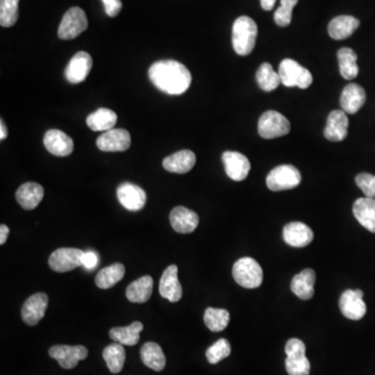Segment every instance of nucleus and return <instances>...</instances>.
Wrapping results in <instances>:
<instances>
[{"label": "nucleus", "instance_id": "nucleus-1", "mask_svg": "<svg viewBox=\"0 0 375 375\" xmlns=\"http://www.w3.org/2000/svg\"><path fill=\"white\" fill-rule=\"evenodd\" d=\"M148 75L151 83L164 93L181 95L191 86V73L187 67L174 60L159 61L151 65Z\"/></svg>", "mask_w": 375, "mask_h": 375}, {"label": "nucleus", "instance_id": "nucleus-2", "mask_svg": "<svg viewBox=\"0 0 375 375\" xmlns=\"http://www.w3.org/2000/svg\"><path fill=\"white\" fill-rule=\"evenodd\" d=\"M258 25L250 17L241 16L233 25V47L236 54L245 56L252 54L256 46Z\"/></svg>", "mask_w": 375, "mask_h": 375}, {"label": "nucleus", "instance_id": "nucleus-3", "mask_svg": "<svg viewBox=\"0 0 375 375\" xmlns=\"http://www.w3.org/2000/svg\"><path fill=\"white\" fill-rule=\"evenodd\" d=\"M233 277L243 288H259L263 282L262 267L254 259L242 258L234 265Z\"/></svg>", "mask_w": 375, "mask_h": 375}, {"label": "nucleus", "instance_id": "nucleus-4", "mask_svg": "<svg viewBox=\"0 0 375 375\" xmlns=\"http://www.w3.org/2000/svg\"><path fill=\"white\" fill-rule=\"evenodd\" d=\"M279 75L282 85L286 87H298L307 89L313 83L311 72L296 61L286 59L280 65Z\"/></svg>", "mask_w": 375, "mask_h": 375}, {"label": "nucleus", "instance_id": "nucleus-5", "mask_svg": "<svg viewBox=\"0 0 375 375\" xmlns=\"http://www.w3.org/2000/svg\"><path fill=\"white\" fill-rule=\"evenodd\" d=\"M86 13L79 6H73L67 10L59 26L58 36L62 40H73L88 29Z\"/></svg>", "mask_w": 375, "mask_h": 375}, {"label": "nucleus", "instance_id": "nucleus-6", "mask_svg": "<svg viewBox=\"0 0 375 375\" xmlns=\"http://www.w3.org/2000/svg\"><path fill=\"white\" fill-rule=\"evenodd\" d=\"M290 130V121L277 111L265 112L259 120V135L267 140L286 136Z\"/></svg>", "mask_w": 375, "mask_h": 375}, {"label": "nucleus", "instance_id": "nucleus-7", "mask_svg": "<svg viewBox=\"0 0 375 375\" xmlns=\"http://www.w3.org/2000/svg\"><path fill=\"white\" fill-rule=\"evenodd\" d=\"M300 182V172L292 165L277 166L269 172L266 178L267 187L275 192L294 189L299 186Z\"/></svg>", "mask_w": 375, "mask_h": 375}, {"label": "nucleus", "instance_id": "nucleus-8", "mask_svg": "<svg viewBox=\"0 0 375 375\" xmlns=\"http://www.w3.org/2000/svg\"><path fill=\"white\" fill-rule=\"evenodd\" d=\"M84 252L77 248H59L50 254L48 264L56 273H68L83 266L82 257Z\"/></svg>", "mask_w": 375, "mask_h": 375}, {"label": "nucleus", "instance_id": "nucleus-9", "mask_svg": "<svg viewBox=\"0 0 375 375\" xmlns=\"http://www.w3.org/2000/svg\"><path fill=\"white\" fill-rule=\"evenodd\" d=\"M132 144L130 132L123 128H113L98 137L97 147L105 153H118L128 151Z\"/></svg>", "mask_w": 375, "mask_h": 375}, {"label": "nucleus", "instance_id": "nucleus-10", "mask_svg": "<svg viewBox=\"0 0 375 375\" xmlns=\"http://www.w3.org/2000/svg\"><path fill=\"white\" fill-rule=\"evenodd\" d=\"M49 355L56 360L64 369H73L79 361H83L88 357V349L83 345H56L49 349Z\"/></svg>", "mask_w": 375, "mask_h": 375}, {"label": "nucleus", "instance_id": "nucleus-11", "mask_svg": "<svg viewBox=\"0 0 375 375\" xmlns=\"http://www.w3.org/2000/svg\"><path fill=\"white\" fill-rule=\"evenodd\" d=\"M364 293L361 290H346L339 300L341 313L351 320H361L367 312L363 300Z\"/></svg>", "mask_w": 375, "mask_h": 375}, {"label": "nucleus", "instance_id": "nucleus-12", "mask_svg": "<svg viewBox=\"0 0 375 375\" xmlns=\"http://www.w3.org/2000/svg\"><path fill=\"white\" fill-rule=\"evenodd\" d=\"M48 305L45 293H36L25 300L21 309V317L27 326H33L43 319Z\"/></svg>", "mask_w": 375, "mask_h": 375}, {"label": "nucleus", "instance_id": "nucleus-13", "mask_svg": "<svg viewBox=\"0 0 375 375\" xmlns=\"http://www.w3.org/2000/svg\"><path fill=\"white\" fill-rule=\"evenodd\" d=\"M93 66V61L88 52H79L73 56L65 69V77L71 84L83 83Z\"/></svg>", "mask_w": 375, "mask_h": 375}, {"label": "nucleus", "instance_id": "nucleus-14", "mask_svg": "<svg viewBox=\"0 0 375 375\" xmlns=\"http://www.w3.org/2000/svg\"><path fill=\"white\" fill-rule=\"evenodd\" d=\"M225 172L231 180L235 182H242L250 174V162L245 155L237 151H225L222 155Z\"/></svg>", "mask_w": 375, "mask_h": 375}, {"label": "nucleus", "instance_id": "nucleus-15", "mask_svg": "<svg viewBox=\"0 0 375 375\" xmlns=\"http://www.w3.org/2000/svg\"><path fill=\"white\" fill-rule=\"evenodd\" d=\"M117 197L121 206L132 212L142 210L147 200L144 190L130 183H123L118 187Z\"/></svg>", "mask_w": 375, "mask_h": 375}, {"label": "nucleus", "instance_id": "nucleus-16", "mask_svg": "<svg viewBox=\"0 0 375 375\" xmlns=\"http://www.w3.org/2000/svg\"><path fill=\"white\" fill-rule=\"evenodd\" d=\"M44 146L56 157H68L73 153V140L62 130H49L44 136Z\"/></svg>", "mask_w": 375, "mask_h": 375}, {"label": "nucleus", "instance_id": "nucleus-17", "mask_svg": "<svg viewBox=\"0 0 375 375\" xmlns=\"http://www.w3.org/2000/svg\"><path fill=\"white\" fill-rule=\"evenodd\" d=\"M178 266L170 265L160 280V294L170 303H178L183 297L182 284L178 281Z\"/></svg>", "mask_w": 375, "mask_h": 375}, {"label": "nucleus", "instance_id": "nucleus-18", "mask_svg": "<svg viewBox=\"0 0 375 375\" xmlns=\"http://www.w3.org/2000/svg\"><path fill=\"white\" fill-rule=\"evenodd\" d=\"M349 120L345 112L336 109L328 115V122L324 128V137L332 142H341L349 134Z\"/></svg>", "mask_w": 375, "mask_h": 375}, {"label": "nucleus", "instance_id": "nucleus-19", "mask_svg": "<svg viewBox=\"0 0 375 375\" xmlns=\"http://www.w3.org/2000/svg\"><path fill=\"white\" fill-rule=\"evenodd\" d=\"M170 224L172 229L180 234H191L199 224V217L193 211L185 206H176L170 213Z\"/></svg>", "mask_w": 375, "mask_h": 375}, {"label": "nucleus", "instance_id": "nucleus-20", "mask_svg": "<svg viewBox=\"0 0 375 375\" xmlns=\"http://www.w3.org/2000/svg\"><path fill=\"white\" fill-rule=\"evenodd\" d=\"M282 233L284 242L292 247H305L314 240L313 231L303 222L289 223Z\"/></svg>", "mask_w": 375, "mask_h": 375}, {"label": "nucleus", "instance_id": "nucleus-21", "mask_svg": "<svg viewBox=\"0 0 375 375\" xmlns=\"http://www.w3.org/2000/svg\"><path fill=\"white\" fill-rule=\"evenodd\" d=\"M366 101L365 90L358 84H349L343 89L340 97L342 111L349 115L360 111Z\"/></svg>", "mask_w": 375, "mask_h": 375}, {"label": "nucleus", "instance_id": "nucleus-22", "mask_svg": "<svg viewBox=\"0 0 375 375\" xmlns=\"http://www.w3.org/2000/svg\"><path fill=\"white\" fill-rule=\"evenodd\" d=\"M195 164V153L185 149L165 158L163 161V167L164 169L172 174H185L191 171Z\"/></svg>", "mask_w": 375, "mask_h": 375}, {"label": "nucleus", "instance_id": "nucleus-23", "mask_svg": "<svg viewBox=\"0 0 375 375\" xmlns=\"http://www.w3.org/2000/svg\"><path fill=\"white\" fill-rule=\"evenodd\" d=\"M43 197V187L37 183H25L16 192L17 202L26 211L37 208Z\"/></svg>", "mask_w": 375, "mask_h": 375}, {"label": "nucleus", "instance_id": "nucleus-24", "mask_svg": "<svg viewBox=\"0 0 375 375\" xmlns=\"http://www.w3.org/2000/svg\"><path fill=\"white\" fill-rule=\"evenodd\" d=\"M315 282V271L313 269H305L293 277L291 282V290L303 300H309L315 294V290H314Z\"/></svg>", "mask_w": 375, "mask_h": 375}, {"label": "nucleus", "instance_id": "nucleus-25", "mask_svg": "<svg viewBox=\"0 0 375 375\" xmlns=\"http://www.w3.org/2000/svg\"><path fill=\"white\" fill-rule=\"evenodd\" d=\"M353 215L362 227L375 234V199L362 197L353 204Z\"/></svg>", "mask_w": 375, "mask_h": 375}, {"label": "nucleus", "instance_id": "nucleus-26", "mask_svg": "<svg viewBox=\"0 0 375 375\" xmlns=\"http://www.w3.org/2000/svg\"><path fill=\"white\" fill-rule=\"evenodd\" d=\"M360 26V21L353 16L336 17L328 24V35L334 40H344L351 37L358 27Z\"/></svg>", "mask_w": 375, "mask_h": 375}, {"label": "nucleus", "instance_id": "nucleus-27", "mask_svg": "<svg viewBox=\"0 0 375 375\" xmlns=\"http://www.w3.org/2000/svg\"><path fill=\"white\" fill-rule=\"evenodd\" d=\"M153 280L149 275H144L132 282L126 288V298L134 303H144L149 300L153 294Z\"/></svg>", "mask_w": 375, "mask_h": 375}, {"label": "nucleus", "instance_id": "nucleus-28", "mask_svg": "<svg viewBox=\"0 0 375 375\" xmlns=\"http://www.w3.org/2000/svg\"><path fill=\"white\" fill-rule=\"evenodd\" d=\"M140 355L144 365L151 369L159 372L165 368V355H164L163 349L158 343H145L141 349Z\"/></svg>", "mask_w": 375, "mask_h": 375}, {"label": "nucleus", "instance_id": "nucleus-29", "mask_svg": "<svg viewBox=\"0 0 375 375\" xmlns=\"http://www.w3.org/2000/svg\"><path fill=\"white\" fill-rule=\"evenodd\" d=\"M144 326L142 322L135 321L125 328H113L109 330V338L115 342L128 346H134L140 340V332Z\"/></svg>", "mask_w": 375, "mask_h": 375}, {"label": "nucleus", "instance_id": "nucleus-30", "mask_svg": "<svg viewBox=\"0 0 375 375\" xmlns=\"http://www.w3.org/2000/svg\"><path fill=\"white\" fill-rule=\"evenodd\" d=\"M117 123V114L107 107H100L87 117V124L94 132H107Z\"/></svg>", "mask_w": 375, "mask_h": 375}, {"label": "nucleus", "instance_id": "nucleus-31", "mask_svg": "<svg viewBox=\"0 0 375 375\" xmlns=\"http://www.w3.org/2000/svg\"><path fill=\"white\" fill-rule=\"evenodd\" d=\"M125 275V267L121 263L101 269L95 277V284L98 288L107 290L118 284Z\"/></svg>", "mask_w": 375, "mask_h": 375}, {"label": "nucleus", "instance_id": "nucleus-32", "mask_svg": "<svg viewBox=\"0 0 375 375\" xmlns=\"http://www.w3.org/2000/svg\"><path fill=\"white\" fill-rule=\"evenodd\" d=\"M339 66L340 73L345 79L351 81L359 75V66H358V56L351 48L343 47L338 52Z\"/></svg>", "mask_w": 375, "mask_h": 375}, {"label": "nucleus", "instance_id": "nucleus-33", "mask_svg": "<svg viewBox=\"0 0 375 375\" xmlns=\"http://www.w3.org/2000/svg\"><path fill=\"white\" fill-rule=\"evenodd\" d=\"M102 357L112 374H117L122 372L125 362V351L122 344L117 342L109 344L103 349Z\"/></svg>", "mask_w": 375, "mask_h": 375}, {"label": "nucleus", "instance_id": "nucleus-34", "mask_svg": "<svg viewBox=\"0 0 375 375\" xmlns=\"http://www.w3.org/2000/svg\"><path fill=\"white\" fill-rule=\"evenodd\" d=\"M231 315L224 309L208 307L204 312V321L208 330L214 332H222L229 326Z\"/></svg>", "mask_w": 375, "mask_h": 375}, {"label": "nucleus", "instance_id": "nucleus-35", "mask_svg": "<svg viewBox=\"0 0 375 375\" xmlns=\"http://www.w3.org/2000/svg\"><path fill=\"white\" fill-rule=\"evenodd\" d=\"M257 81L261 89L265 92H271L279 87L282 83L279 73L275 72L269 63L261 65L257 71Z\"/></svg>", "mask_w": 375, "mask_h": 375}, {"label": "nucleus", "instance_id": "nucleus-36", "mask_svg": "<svg viewBox=\"0 0 375 375\" xmlns=\"http://www.w3.org/2000/svg\"><path fill=\"white\" fill-rule=\"evenodd\" d=\"M19 17V0H0V25L10 27Z\"/></svg>", "mask_w": 375, "mask_h": 375}, {"label": "nucleus", "instance_id": "nucleus-37", "mask_svg": "<svg viewBox=\"0 0 375 375\" xmlns=\"http://www.w3.org/2000/svg\"><path fill=\"white\" fill-rule=\"evenodd\" d=\"M231 347L227 339H220L216 343L208 347L206 353V360L208 363L218 364L222 360L227 359L231 355Z\"/></svg>", "mask_w": 375, "mask_h": 375}, {"label": "nucleus", "instance_id": "nucleus-38", "mask_svg": "<svg viewBox=\"0 0 375 375\" xmlns=\"http://www.w3.org/2000/svg\"><path fill=\"white\" fill-rule=\"evenodd\" d=\"M286 370L289 375H309L311 364L305 355H290L286 359Z\"/></svg>", "mask_w": 375, "mask_h": 375}, {"label": "nucleus", "instance_id": "nucleus-39", "mask_svg": "<svg viewBox=\"0 0 375 375\" xmlns=\"http://www.w3.org/2000/svg\"><path fill=\"white\" fill-rule=\"evenodd\" d=\"M297 3L298 0H281V6L275 13V21L279 26L286 27L290 25L293 8Z\"/></svg>", "mask_w": 375, "mask_h": 375}, {"label": "nucleus", "instance_id": "nucleus-40", "mask_svg": "<svg viewBox=\"0 0 375 375\" xmlns=\"http://www.w3.org/2000/svg\"><path fill=\"white\" fill-rule=\"evenodd\" d=\"M355 183L365 194L366 197L375 199V176L369 174H360L355 178Z\"/></svg>", "mask_w": 375, "mask_h": 375}, {"label": "nucleus", "instance_id": "nucleus-41", "mask_svg": "<svg viewBox=\"0 0 375 375\" xmlns=\"http://www.w3.org/2000/svg\"><path fill=\"white\" fill-rule=\"evenodd\" d=\"M284 351H286V357H290V355H305L307 349H305V343L299 339H290L286 342Z\"/></svg>", "mask_w": 375, "mask_h": 375}, {"label": "nucleus", "instance_id": "nucleus-42", "mask_svg": "<svg viewBox=\"0 0 375 375\" xmlns=\"http://www.w3.org/2000/svg\"><path fill=\"white\" fill-rule=\"evenodd\" d=\"M105 13L109 17H116L122 10V2L120 0H102Z\"/></svg>", "mask_w": 375, "mask_h": 375}, {"label": "nucleus", "instance_id": "nucleus-43", "mask_svg": "<svg viewBox=\"0 0 375 375\" xmlns=\"http://www.w3.org/2000/svg\"><path fill=\"white\" fill-rule=\"evenodd\" d=\"M82 264L85 268L93 269L98 264V256L93 252H84L82 257Z\"/></svg>", "mask_w": 375, "mask_h": 375}, {"label": "nucleus", "instance_id": "nucleus-44", "mask_svg": "<svg viewBox=\"0 0 375 375\" xmlns=\"http://www.w3.org/2000/svg\"><path fill=\"white\" fill-rule=\"evenodd\" d=\"M8 234H10V229L6 224H1L0 227V244L3 245L8 240Z\"/></svg>", "mask_w": 375, "mask_h": 375}, {"label": "nucleus", "instance_id": "nucleus-45", "mask_svg": "<svg viewBox=\"0 0 375 375\" xmlns=\"http://www.w3.org/2000/svg\"><path fill=\"white\" fill-rule=\"evenodd\" d=\"M261 6L264 8L265 10H271L275 8L277 0H260Z\"/></svg>", "mask_w": 375, "mask_h": 375}, {"label": "nucleus", "instance_id": "nucleus-46", "mask_svg": "<svg viewBox=\"0 0 375 375\" xmlns=\"http://www.w3.org/2000/svg\"><path fill=\"white\" fill-rule=\"evenodd\" d=\"M8 137V128H6V124H4L3 120L0 121V140H4Z\"/></svg>", "mask_w": 375, "mask_h": 375}]
</instances>
